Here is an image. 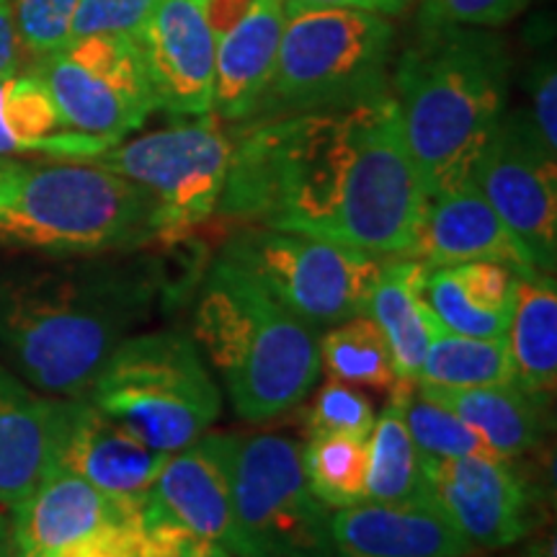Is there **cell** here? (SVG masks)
Here are the masks:
<instances>
[{
	"instance_id": "cell-42",
	"label": "cell",
	"mask_w": 557,
	"mask_h": 557,
	"mask_svg": "<svg viewBox=\"0 0 557 557\" xmlns=\"http://www.w3.org/2000/svg\"><path fill=\"white\" fill-rule=\"evenodd\" d=\"M521 549L513 557H555V534H545V529L529 534L527 540L519 542Z\"/></svg>"
},
{
	"instance_id": "cell-27",
	"label": "cell",
	"mask_w": 557,
	"mask_h": 557,
	"mask_svg": "<svg viewBox=\"0 0 557 557\" xmlns=\"http://www.w3.org/2000/svg\"><path fill=\"white\" fill-rule=\"evenodd\" d=\"M367 500L377 504H429L421 451L410 436L403 403L389 393L369 434Z\"/></svg>"
},
{
	"instance_id": "cell-33",
	"label": "cell",
	"mask_w": 557,
	"mask_h": 557,
	"mask_svg": "<svg viewBox=\"0 0 557 557\" xmlns=\"http://www.w3.org/2000/svg\"><path fill=\"white\" fill-rule=\"evenodd\" d=\"M75 9L78 0H11L18 50L41 60L65 47Z\"/></svg>"
},
{
	"instance_id": "cell-6",
	"label": "cell",
	"mask_w": 557,
	"mask_h": 557,
	"mask_svg": "<svg viewBox=\"0 0 557 557\" xmlns=\"http://www.w3.org/2000/svg\"><path fill=\"white\" fill-rule=\"evenodd\" d=\"M393 41L395 29L382 13L287 0L274 75L250 122L348 107L382 94L389 88Z\"/></svg>"
},
{
	"instance_id": "cell-31",
	"label": "cell",
	"mask_w": 557,
	"mask_h": 557,
	"mask_svg": "<svg viewBox=\"0 0 557 557\" xmlns=\"http://www.w3.org/2000/svg\"><path fill=\"white\" fill-rule=\"evenodd\" d=\"M403 403L408 431L423 457L457 459V457H498L475 429L468 426L449 408L426 398L416 382H398L393 389Z\"/></svg>"
},
{
	"instance_id": "cell-4",
	"label": "cell",
	"mask_w": 557,
	"mask_h": 557,
	"mask_svg": "<svg viewBox=\"0 0 557 557\" xmlns=\"http://www.w3.org/2000/svg\"><path fill=\"white\" fill-rule=\"evenodd\" d=\"M191 338L243 421L289 413L320 377V331L222 256L199 278Z\"/></svg>"
},
{
	"instance_id": "cell-36",
	"label": "cell",
	"mask_w": 557,
	"mask_h": 557,
	"mask_svg": "<svg viewBox=\"0 0 557 557\" xmlns=\"http://www.w3.org/2000/svg\"><path fill=\"white\" fill-rule=\"evenodd\" d=\"M137 524V557H205L218 547L145 506L139 508Z\"/></svg>"
},
{
	"instance_id": "cell-25",
	"label": "cell",
	"mask_w": 557,
	"mask_h": 557,
	"mask_svg": "<svg viewBox=\"0 0 557 557\" xmlns=\"http://www.w3.org/2000/svg\"><path fill=\"white\" fill-rule=\"evenodd\" d=\"M513 385L553 408L557 387V284L555 274L521 278L506 333Z\"/></svg>"
},
{
	"instance_id": "cell-40",
	"label": "cell",
	"mask_w": 557,
	"mask_h": 557,
	"mask_svg": "<svg viewBox=\"0 0 557 557\" xmlns=\"http://www.w3.org/2000/svg\"><path fill=\"white\" fill-rule=\"evenodd\" d=\"M289 3L315 5V9H357L382 13V16H400L413 0H289Z\"/></svg>"
},
{
	"instance_id": "cell-2",
	"label": "cell",
	"mask_w": 557,
	"mask_h": 557,
	"mask_svg": "<svg viewBox=\"0 0 557 557\" xmlns=\"http://www.w3.org/2000/svg\"><path fill=\"white\" fill-rule=\"evenodd\" d=\"M173 269L156 253L73 261L0 274V354L26 385L88 398L111 354L171 297Z\"/></svg>"
},
{
	"instance_id": "cell-9",
	"label": "cell",
	"mask_w": 557,
	"mask_h": 557,
	"mask_svg": "<svg viewBox=\"0 0 557 557\" xmlns=\"http://www.w3.org/2000/svg\"><path fill=\"white\" fill-rule=\"evenodd\" d=\"M233 511L238 557H333V511L312 491L295 438L235 434Z\"/></svg>"
},
{
	"instance_id": "cell-19",
	"label": "cell",
	"mask_w": 557,
	"mask_h": 557,
	"mask_svg": "<svg viewBox=\"0 0 557 557\" xmlns=\"http://www.w3.org/2000/svg\"><path fill=\"white\" fill-rule=\"evenodd\" d=\"M333 557H472L478 553L431 504H364L331 513Z\"/></svg>"
},
{
	"instance_id": "cell-38",
	"label": "cell",
	"mask_w": 557,
	"mask_h": 557,
	"mask_svg": "<svg viewBox=\"0 0 557 557\" xmlns=\"http://www.w3.org/2000/svg\"><path fill=\"white\" fill-rule=\"evenodd\" d=\"M139 517L109 521L54 557H137Z\"/></svg>"
},
{
	"instance_id": "cell-13",
	"label": "cell",
	"mask_w": 557,
	"mask_h": 557,
	"mask_svg": "<svg viewBox=\"0 0 557 557\" xmlns=\"http://www.w3.org/2000/svg\"><path fill=\"white\" fill-rule=\"evenodd\" d=\"M472 184L521 240L540 274L557 267V152H549L521 111L504 114L480 152Z\"/></svg>"
},
{
	"instance_id": "cell-24",
	"label": "cell",
	"mask_w": 557,
	"mask_h": 557,
	"mask_svg": "<svg viewBox=\"0 0 557 557\" xmlns=\"http://www.w3.org/2000/svg\"><path fill=\"white\" fill-rule=\"evenodd\" d=\"M418 389L462 418L485 438L487 447L504 459L527 457L537 451L553 426V408H545L542 403L529 398L513 382L465 389L418 385Z\"/></svg>"
},
{
	"instance_id": "cell-20",
	"label": "cell",
	"mask_w": 557,
	"mask_h": 557,
	"mask_svg": "<svg viewBox=\"0 0 557 557\" xmlns=\"http://www.w3.org/2000/svg\"><path fill=\"white\" fill-rule=\"evenodd\" d=\"M287 0H256L253 9L218 39L212 116L246 124L256 116L274 75Z\"/></svg>"
},
{
	"instance_id": "cell-7",
	"label": "cell",
	"mask_w": 557,
	"mask_h": 557,
	"mask_svg": "<svg viewBox=\"0 0 557 557\" xmlns=\"http://www.w3.org/2000/svg\"><path fill=\"white\" fill-rule=\"evenodd\" d=\"M83 400L163 455L189 447L222 413V393L199 346L171 329L124 338Z\"/></svg>"
},
{
	"instance_id": "cell-18",
	"label": "cell",
	"mask_w": 557,
	"mask_h": 557,
	"mask_svg": "<svg viewBox=\"0 0 557 557\" xmlns=\"http://www.w3.org/2000/svg\"><path fill=\"white\" fill-rule=\"evenodd\" d=\"M137 517L75 472L52 468L11 506V557H54L109 521Z\"/></svg>"
},
{
	"instance_id": "cell-16",
	"label": "cell",
	"mask_w": 557,
	"mask_h": 557,
	"mask_svg": "<svg viewBox=\"0 0 557 557\" xmlns=\"http://www.w3.org/2000/svg\"><path fill=\"white\" fill-rule=\"evenodd\" d=\"M165 457L169 455L139 442L90 400H62L52 468L75 472L124 508H143Z\"/></svg>"
},
{
	"instance_id": "cell-41",
	"label": "cell",
	"mask_w": 557,
	"mask_h": 557,
	"mask_svg": "<svg viewBox=\"0 0 557 557\" xmlns=\"http://www.w3.org/2000/svg\"><path fill=\"white\" fill-rule=\"evenodd\" d=\"M18 58H21V50H18L16 29H13L11 0H0V78L16 73Z\"/></svg>"
},
{
	"instance_id": "cell-10",
	"label": "cell",
	"mask_w": 557,
	"mask_h": 557,
	"mask_svg": "<svg viewBox=\"0 0 557 557\" xmlns=\"http://www.w3.org/2000/svg\"><path fill=\"white\" fill-rule=\"evenodd\" d=\"M233 143L222 122L207 114L194 116L189 124L111 145L90 160L150 194L156 205V243H163L184 238L218 214Z\"/></svg>"
},
{
	"instance_id": "cell-17",
	"label": "cell",
	"mask_w": 557,
	"mask_h": 557,
	"mask_svg": "<svg viewBox=\"0 0 557 557\" xmlns=\"http://www.w3.org/2000/svg\"><path fill=\"white\" fill-rule=\"evenodd\" d=\"M413 259L423 261L429 269L493 261L517 271L521 278L540 274L521 240L472 181L429 199Z\"/></svg>"
},
{
	"instance_id": "cell-37",
	"label": "cell",
	"mask_w": 557,
	"mask_h": 557,
	"mask_svg": "<svg viewBox=\"0 0 557 557\" xmlns=\"http://www.w3.org/2000/svg\"><path fill=\"white\" fill-rule=\"evenodd\" d=\"M529 103L527 122L537 132L542 145L549 152H557V75H555V58L553 52H542L534 60L532 70L527 75Z\"/></svg>"
},
{
	"instance_id": "cell-30",
	"label": "cell",
	"mask_w": 557,
	"mask_h": 557,
	"mask_svg": "<svg viewBox=\"0 0 557 557\" xmlns=\"http://www.w3.org/2000/svg\"><path fill=\"white\" fill-rule=\"evenodd\" d=\"M302 465L315 496L331 511L367 500L369 438L310 436L302 447Z\"/></svg>"
},
{
	"instance_id": "cell-21",
	"label": "cell",
	"mask_w": 557,
	"mask_h": 557,
	"mask_svg": "<svg viewBox=\"0 0 557 557\" xmlns=\"http://www.w3.org/2000/svg\"><path fill=\"white\" fill-rule=\"evenodd\" d=\"M62 400L26 385L0 361V506H16L54 465Z\"/></svg>"
},
{
	"instance_id": "cell-39",
	"label": "cell",
	"mask_w": 557,
	"mask_h": 557,
	"mask_svg": "<svg viewBox=\"0 0 557 557\" xmlns=\"http://www.w3.org/2000/svg\"><path fill=\"white\" fill-rule=\"evenodd\" d=\"M253 3L256 0H205V13L214 37L220 39L222 34L233 29V26L253 9Z\"/></svg>"
},
{
	"instance_id": "cell-23",
	"label": "cell",
	"mask_w": 557,
	"mask_h": 557,
	"mask_svg": "<svg viewBox=\"0 0 557 557\" xmlns=\"http://www.w3.org/2000/svg\"><path fill=\"white\" fill-rule=\"evenodd\" d=\"M429 267L413 256L385 259L374 287L369 292L367 315L385 333L398 380L416 382L426 359L429 346L444 329L429 308L426 295Z\"/></svg>"
},
{
	"instance_id": "cell-32",
	"label": "cell",
	"mask_w": 557,
	"mask_h": 557,
	"mask_svg": "<svg viewBox=\"0 0 557 557\" xmlns=\"http://www.w3.org/2000/svg\"><path fill=\"white\" fill-rule=\"evenodd\" d=\"M374 408L359 387L331 380L305 410V434L369 438L374 429Z\"/></svg>"
},
{
	"instance_id": "cell-12",
	"label": "cell",
	"mask_w": 557,
	"mask_h": 557,
	"mask_svg": "<svg viewBox=\"0 0 557 557\" xmlns=\"http://www.w3.org/2000/svg\"><path fill=\"white\" fill-rule=\"evenodd\" d=\"M34 73L50 88L67 129L109 145L143 127L156 111L148 73L132 39H73L37 60Z\"/></svg>"
},
{
	"instance_id": "cell-15",
	"label": "cell",
	"mask_w": 557,
	"mask_h": 557,
	"mask_svg": "<svg viewBox=\"0 0 557 557\" xmlns=\"http://www.w3.org/2000/svg\"><path fill=\"white\" fill-rule=\"evenodd\" d=\"M235 434H201L189 447L165 457L145 508L189 529L238 557V527L233 511Z\"/></svg>"
},
{
	"instance_id": "cell-8",
	"label": "cell",
	"mask_w": 557,
	"mask_h": 557,
	"mask_svg": "<svg viewBox=\"0 0 557 557\" xmlns=\"http://www.w3.org/2000/svg\"><path fill=\"white\" fill-rule=\"evenodd\" d=\"M218 256L261 282L318 331L367 315L369 292L385 261L341 243L259 225L235 230Z\"/></svg>"
},
{
	"instance_id": "cell-1",
	"label": "cell",
	"mask_w": 557,
	"mask_h": 557,
	"mask_svg": "<svg viewBox=\"0 0 557 557\" xmlns=\"http://www.w3.org/2000/svg\"><path fill=\"white\" fill-rule=\"evenodd\" d=\"M218 214L380 259L413 256L429 197L393 94L240 124Z\"/></svg>"
},
{
	"instance_id": "cell-28",
	"label": "cell",
	"mask_w": 557,
	"mask_h": 557,
	"mask_svg": "<svg viewBox=\"0 0 557 557\" xmlns=\"http://www.w3.org/2000/svg\"><path fill=\"white\" fill-rule=\"evenodd\" d=\"M320 369L333 380L377 393H393L398 385L393 348L385 333L369 315L348 318L333 329L320 331Z\"/></svg>"
},
{
	"instance_id": "cell-11",
	"label": "cell",
	"mask_w": 557,
	"mask_h": 557,
	"mask_svg": "<svg viewBox=\"0 0 557 557\" xmlns=\"http://www.w3.org/2000/svg\"><path fill=\"white\" fill-rule=\"evenodd\" d=\"M429 504L475 549H506L545 529L553 475L524 457H423Z\"/></svg>"
},
{
	"instance_id": "cell-5",
	"label": "cell",
	"mask_w": 557,
	"mask_h": 557,
	"mask_svg": "<svg viewBox=\"0 0 557 557\" xmlns=\"http://www.w3.org/2000/svg\"><path fill=\"white\" fill-rule=\"evenodd\" d=\"M158 238L156 205L143 186L96 163L21 169L0 207V243L47 253H124Z\"/></svg>"
},
{
	"instance_id": "cell-3",
	"label": "cell",
	"mask_w": 557,
	"mask_h": 557,
	"mask_svg": "<svg viewBox=\"0 0 557 557\" xmlns=\"http://www.w3.org/2000/svg\"><path fill=\"white\" fill-rule=\"evenodd\" d=\"M389 83L426 197L472 181L506 114L511 54L504 37L478 26L421 24Z\"/></svg>"
},
{
	"instance_id": "cell-35",
	"label": "cell",
	"mask_w": 557,
	"mask_h": 557,
	"mask_svg": "<svg viewBox=\"0 0 557 557\" xmlns=\"http://www.w3.org/2000/svg\"><path fill=\"white\" fill-rule=\"evenodd\" d=\"M529 0H423L421 24H457L498 29L517 18Z\"/></svg>"
},
{
	"instance_id": "cell-29",
	"label": "cell",
	"mask_w": 557,
	"mask_h": 557,
	"mask_svg": "<svg viewBox=\"0 0 557 557\" xmlns=\"http://www.w3.org/2000/svg\"><path fill=\"white\" fill-rule=\"evenodd\" d=\"M513 382L511 351L504 338H470L442 331L429 346L416 385L465 389Z\"/></svg>"
},
{
	"instance_id": "cell-44",
	"label": "cell",
	"mask_w": 557,
	"mask_h": 557,
	"mask_svg": "<svg viewBox=\"0 0 557 557\" xmlns=\"http://www.w3.org/2000/svg\"><path fill=\"white\" fill-rule=\"evenodd\" d=\"M0 557H11V513L0 508Z\"/></svg>"
},
{
	"instance_id": "cell-34",
	"label": "cell",
	"mask_w": 557,
	"mask_h": 557,
	"mask_svg": "<svg viewBox=\"0 0 557 557\" xmlns=\"http://www.w3.org/2000/svg\"><path fill=\"white\" fill-rule=\"evenodd\" d=\"M156 5L158 0H78L70 41L86 37L135 39Z\"/></svg>"
},
{
	"instance_id": "cell-43",
	"label": "cell",
	"mask_w": 557,
	"mask_h": 557,
	"mask_svg": "<svg viewBox=\"0 0 557 557\" xmlns=\"http://www.w3.org/2000/svg\"><path fill=\"white\" fill-rule=\"evenodd\" d=\"M21 169H24V165L9 163V160H0V207L9 205V199L13 197V189H16Z\"/></svg>"
},
{
	"instance_id": "cell-45",
	"label": "cell",
	"mask_w": 557,
	"mask_h": 557,
	"mask_svg": "<svg viewBox=\"0 0 557 557\" xmlns=\"http://www.w3.org/2000/svg\"><path fill=\"white\" fill-rule=\"evenodd\" d=\"M205 557H235V555H230V553H225V549H222V547H214V549H212V553H207Z\"/></svg>"
},
{
	"instance_id": "cell-14",
	"label": "cell",
	"mask_w": 557,
	"mask_h": 557,
	"mask_svg": "<svg viewBox=\"0 0 557 557\" xmlns=\"http://www.w3.org/2000/svg\"><path fill=\"white\" fill-rule=\"evenodd\" d=\"M135 47L148 73L156 109L173 116L212 114L218 37L205 0H158Z\"/></svg>"
},
{
	"instance_id": "cell-22",
	"label": "cell",
	"mask_w": 557,
	"mask_h": 557,
	"mask_svg": "<svg viewBox=\"0 0 557 557\" xmlns=\"http://www.w3.org/2000/svg\"><path fill=\"white\" fill-rule=\"evenodd\" d=\"M519 282L517 271L504 263L468 261L429 269L423 295L447 331L470 338H504Z\"/></svg>"
},
{
	"instance_id": "cell-26",
	"label": "cell",
	"mask_w": 557,
	"mask_h": 557,
	"mask_svg": "<svg viewBox=\"0 0 557 557\" xmlns=\"http://www.w3.org/2000/svg\"><path fill=\"white\" fill-rule=\"evenodd\" d=\"M111 148L103 139L67 129L50 88L37 73L0 78V156L45 150L67 158H94Z\"/></svg>"
}]
</instances>
